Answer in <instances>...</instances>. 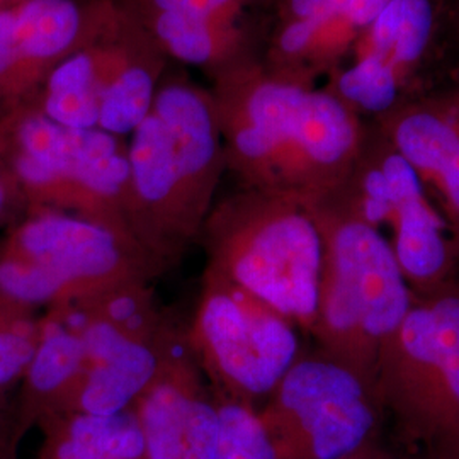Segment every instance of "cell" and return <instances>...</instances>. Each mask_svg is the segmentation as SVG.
I'll return each instance as SVG.
<instances>
[{
  "label": "cell",
  "mask_w": 459,
  "mask_h": 459,
  "mask_svg": "<svg viewBox=\"0 0 459 459\" xmlns=\"http://www.w3.org/2000/svg\"><path fill=\"white\" fill-rule=\"evenodd\" d=\"M210 81L227 170L240 187L316 204L344 184L368 121L325 85L282 75L259 56Z\"/></svg>",
  "instance_id": "obj_1"
},
{
  "label": "cell",
  "mask_w": 459,
  "mask_h": 459,
  "mask_svg": "<svg viewBox=\"0 0 459 459\" xmlns=\"http://www.w3.org/2000/svg\"><path fill=\"white\" fill-rule=\"evenodd\" d=\"M128 140L133 238L164 273L199 242L227 172L210 87L169 70Z\"/></svg>",
  "instance_id": "obj_2"
},
{
  "label": "cell",
  "mask_w": 459,
  "mask_h": 459,
  "mask_svg": "<svg viewBox=\"0 0 459 459\" xmlns=\"http://www.w3.org/2000/svg\"><path fill=\"white\" fill-rule=\"evenodd\" d=\"M206 269L312 335L324 237L312 204L240 187L214 203L199 242Z\"/></svg>",
  "instance_id": "obj_3"
},
{
  "label": "cell",
  "mask_w": 459,
  "mask_h": 459,
  "mask_svg": "<svg viewBox=\"0 0 459 459\" xmlns=\"http://www.w3.org/2000/svg\"><path fill=\"white\" fill-rule=\"evenodd\" d=\"M312 206L324 237L312 335L320 352L377 385L381 345L411 310L413 291L377 230L332 201Z\"/></svg>",
  "instance_id": "obj_4"
},
{
  "label": "cell",
  "mask_w": 459,
  "mask_h": 459,
  "mask_svg": "<svg viewBox=\"0 0 459 459\" xmlns=\"http://www.w3.org/2000/svg\"><path fill=\"white\" fill-rule=\"evenodd\" d=\"M164 274L125 231L48 208H28L0 233V293L34 312Z\"/></svg>",
  "instance_id": "obj_5"
},
{
  "label": "cell",
  "mask_w": 459,
  "mask_h": 459,
  "mask_svg": "<svg viewBox=\"0 0 459 459\" xmlns=\"http://www.w3.org/2000/svg\"><path fill=\"white\" fill-rule=\"evenodd\" d=\"M0 167L26 208H48L128 229V140L70 128L31 106L0 116Z\"/></svg>",
  "instance_id": "obj_6"
},
{
  "label": "cell",
  "mask_w": 459,
  "mask_h": 459,
  "mask_svg": "<svg viewBox=\"0 0 459 459\" xmlns=\"http://www.w3.org/2000/svg\"><path fill=\"white\" fill-rule=\"evenodd\" d=\"M375 383L405 441L459 449V281L413 295L381 345Z\"/></svg>",
  "instance_id": "obj_7"
},
{
  "label": "cell",
  "mask_w": 459,
  "mask_h": 459,
  "mask_svg": "<svg viewBox=\"0 0 459 459\" xmlns=\"http://www.w3.org/2000/svg\"><path fill=\"white\" fill-rule=\"evenodd\" d=\"M456 77L449 0H390L324 85L369 121Z\"/></svg>",
  "instance_id": "obj_8"
},
{
  "label": "cell",
  "mask_w": 459,
  "mask_h": 459,
  "mask_svg": "<svg viewBox=\"0 0 459 459\" xmlns=\"http://www.w3.org/2000/svg\"><path fill=\"white\" fill-rule=\"evenodd\" d=\"M388 242L413 295L459 281V255L424 182L373 121L344 184L327 199Z\"/></svg>",
  "instance_id": "obj_9"
},
{
  "label": "cell",
  "mask_w": 459,
  "mask_h": 459,
  "mask_svg": "<svg viewBox=\"0 0 459 459\" xmlns=\"http://www.w3.org/2000/svg\"><path fill=\"white\" fill-rule=\"evenodd\" d=\"M291 320L204 271L187 347L214 394L257 411L301 356Z\"/></svg>",
  "instance_id": "obj_10"
},
{
  "label": "cell",
  "mask_w": 459,
  "mask_h": 459,
  "mask_svg": "<svg viewBox=\"0 0 459 459\" xmlns=\"http://www.w3.org/2000/svg\"><path fill=\"white\" fill-rule=\"evenodd\" d=\"M278 459H341L377 439V385L324 352L301 354L259 409Z\"/></svg>",
  "instance_id": "obj_11"
},
{
  "label": "cell",
  "mask_w": 459,
  "mask_h": 459,
  "mask_svg": "<svg viewBox=\"0 0 459 459\" xmlns=\"http://www.w3.org/2000/svg\"><path fill=\"white\" fill-rule=\"evenodd\" d=\"M115 0H22L0 9V116L31 102L51 70L87 43Z\"/></svg>",
  "instance_id": "obj_12"
},
{
  "label": "cell",
  "mask_w": 459,
  "mask_h": 459,
  "mask_svg": "<svg viewBox=\"0 0 459 459\" xmlns=\"http://www.w3.org/2000/svg\"><path fill=\"white\" fill-rule=\"evenodd\" d=\"M390 0H276L259 58L298 81L324 85Z\"/></svg>",
  "instance_id": "obj_13"
},
{
  "label": "cell",
  "mask_w": 459,
  "mask_h": 459,
  "mask_svg": "<svg viewBox=\"0 0 459 459\" xmlns=\"http://www.w3.org/2000/svg\"><path fill=\"white\" fill-rule=\"evenodd\" d=\"M66 307L77 318L75 325L87 359L82 381L66 413L111 415L134 409L140 396L159 377L164 362L186 339L178 330L165 335H145L77 305Z\"/></svg>",
  "instance_id": "obj_14"
},
{
  "label": "cell",
  "mask_w": 459,
  "mask_h": 459,
  "mask_svg": "<svg viewBox=\"0 0 459 459\" xmlns=\"http://www.w3.org/2000/svg\"><path fill=\"white\" fill-rule=\"evenodd\" d=\"M369 121L424 182L459 255V77Z\"/></svg>",
  "instance_id": "obj_15"
},
{
  "label": "cell",
  "mask_w": 459,
  "mask_h": 459,
  "mask_svg": "<svg viewBox=\"0 0 459 459\" xmlns=\"http://www.w3.org/2000/svg\"><path fill=\"white\" fill-rule=\"evenodd\" d=\"M134 409L143 427L147 459H218L216 402L186 339Z\"/></svg>",
  "instance_id": "obj_16"
},
{
  "label": "cell",
  "mask_w": 459,
  "mask_h": 459,
  "mask_svg": "<svg viewBox=\"0 0 459 459\" xmlns=\"http://www.w3.org/2000/svg\"><path fill=\"white\" fill-rule=\"evenodd\" d=\"M85 362L82 337L65 307L43 313L33 356L17 385L14 436L19 443L33 427L68 411Z\"/></svg>",
  "instance_id": "obj_17"
},
{
  "label": "cell",
  "mask_w": 459,
  "mask_h": 459,
  "mask_svg": "<svg viewBox=\"0 0 459 459\" xmlns=\"http://www.w3.org/2000/svg\"><path fill=\"white\" fill-rule=\"evenodd\" d=\"M169 70L164 51L117 0L115 58L100 100L99 130L128 138L148 115Z\"/></svg>",
  "instance_id": "obj_18"
},
{
  "label": "cell",
  "mask_w": 459,
  "mask_h": 459,
  "mask_svg": "<svg viewBox=\"0 0 459 459\" xmlns=\"http://www.w3.org/2000/svg\"><path fill=\"white\" fill-rule=\"evenodd\" d=\"M117 0L106 24L51 70L28 106L70 128H98L100 100L115 58Z\"/></svg>",
  "instance_id": "obj_19"
},
{
  "label": "cell",
  "mask_w": 459,
  "mask_h": 459,
  "mask_svg": "<svg viewBox=\"0 0 459 459\" xmlns=\"http://www.w3.org/2000/svg\"><path fill=\"white\" fill-rule=\"evenodd\" d=\"M39 430H55L111 459H147V443L136 409L111 413H65L41 422Z\"/></svg>",
  "instance_id": "obj_20"
},
{
  "label": "cell",
  "mask_w": 459,
  "mask_h": 459,
  "mask_svg": "<svg viewBox=\"0 0 459 459\" xmlns=\"http://www.w3.org/2000/svg\"><path fill=\"white\" fill-rule=\"evenodd\" d=\"M39 312L26 308L0 293V405H11L9 394L16 388L33 356Z\"/></svg>",
  "instance_id": "obj_21"
},
{
  "label": "cell",
  "mask_w": 459,
  "mask_h": 459,
  "mask_svg": "<svg viewBox=\"0 0 459 459\" xmlns=\"http://www.w3.org/2000/svg\"><path fill=\"white\" fill-rule=\"evenodd\" d=\"M214 402L220 417L218 459H278L255 407L218 394Z\"/></svg>",
  "instance_id": "obj_22"
},
{
  "label": "cell",
  "mask_w": 459,
  "mask_h": 459,
  "mask_svg": "<svg viewBox=\"0 0 459 459\" xmlns=\"http://www.w3.org/2000/svg\"><path fill=\"white\" fill-rule=\"evenodd\" d=\"M134 9L221 24H248L252 9L276 0H125Z\"/></svg>",
  "instance_id": "obj_23"
},
{
  "label": "cell",
  "mask_w": 459,
  "mask_h": 459,
  "mask_svg": "<svg viewBox=\"0 0 459 459\" xmlns=\"http://www.w3.org/2000/svg\"><path fill=\"white\" fill-rule=\"evenodd\" d=\"M43 444L38 459H111L100 453H96L82 444L75 443L62 436L60 432L45 429Z\"/></svg>",
  "instance_id": "obj_24"
},
{
  "label": "cell",
  "mask_w": 459,
  "mask_h": 459,
  "mask_svg": "<svg viewBox=\"0 0 459 459\" xmlns=\"http://www.w3.org/2000/svg\"><path fill=\"white\" fill-rule=\"evenodd\" d=\"M26 203L14 182L0 167V233L9 229L26 212Z\"/></svg>",
  "instance_id": "obj_25"
},
{
  "label": "cell",
  "mask_w": 459,
  "mask_h": 459,
  "mask_svg": "<svg viewBox=\"0 0 459 459\" xmlns=\"http://www.w3.org/2000/svg\"><path fill=\"white\" fill-rule=\"evenodd\" d=\"M390 456H392V451H388L383 444L375 439L341 459H388Z\"/></svg>",
  "instance_id": "obj_26"
},
{
  "label": "cell",
  "mask_w": 459,
  "mask_h": 459,
  "mask_svg": "<svg viewBox=\"0 0 459 459\" xmlns=\"http://www.w3.org/2000/svg\"><path fill=\"white\" fill-rule=\"evenodd\" d=\"M7 437L16 439V436H14V405H0V441H4Z\"/></svg>",
  "instance_id": "obj_27"
},
{
  "label": "cell",
  "mask_w": 459,
  "mask_h": 459,
  "mask_svg": "<svg viewBox=\"0 0 459 459\" xmlns=\"http://www.w3.org/2000/svg\"><path fill=\"white\" fill-rule=\"evenodd\" d=\"M17 449H19V443L14 437H7L0 441V459H19Z\"/></svg>",
  "instance_id": "obj_28"
},
{
  "label": "cell",
  "mask_w": 459,
  "mask_h": 459,
  "mask_svg": "<svg viewBox=\"0 0 459 459\" xmlns=\"http://www.w3.org/2000/svg\"><path fill=\"white\" fill-rule=\"evenodd\" d=\"M419 459H459V449H437V451H427L424 449L422 458Z\"/></svg>",
  "instance_id": "obj_29"
},
{
  "label": "cell",
  "mask_w": 459,
  "mask_h": 459,
  "mask_svg": "<svg viewBox=\"0 0 459 459\" xmlns=\"http://www.w3.org/2000/svg\"><path fill=\"white\" fill-rule=\"evenodd\" d=\"M449 7H451V16H453L455 30H456L459 39V0H449Z\"/></svg>",
  "instance_id": "obj_30"
},
{
  "label": "cell",
  "mask_w": 459,
  "mask_h": 459,
  "mask_svg": "<svg viewBox=\"0 0 459 459\" xmlns=\"http://www.w3.org/2000/svg\"><path fill=\"white\" fill-rule=\"evenodd\" d=\"M19 2H22V0H0V9H5V7L14 5V4H19Z\"/></svg>",
  "instance_id": "obj_31"
},
{
  "label": "cell",
  "mask_w": 459,
  "mask_h": 459,
  "mask_svg": "<svg viewBox=\"0 0 459 459\" xmlns=\"http://www.w3.org/2000/svg\"><path fill=\"white\" fill-rule=\"evenodd\" d=\"M388 459H396V458H394V455H392V456H390V458H388Z\"/></svg>",
  "instance_id": "obj_32"
}]
</instances>
